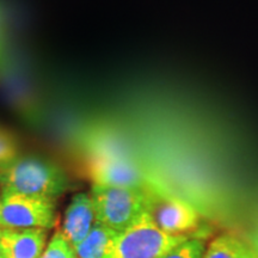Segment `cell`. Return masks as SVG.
Returning <instances> with one entry per match:
<instances>
[{
    "mask_svg": "<svg viewBox=\"0 0 258 258\" xmlns=\"http://www.w3.org/2000/svg\"><path fill=\"white\" fill-rule=\"evenodd\" d=\"M69 186L70 180L64 171L44 158L18 157L0 170L2 194L56 200Z\"/></svg>",
    "mask_w": 258,
    "mask_h": 258,
    "instance_id": "1",
    "label": "cell"
},
{
    "mask_svg": "<svg viewBox=\"0 0 258 258\" xmlns=\"http://www.w3.org/2000/svg\"><path fill=\"white\" fill-rule=\"evenodd\" d=\"M186 235H171L160 230L146 212L118 233L108 258H161Z\"/></svg>",
    "mask_w": 258,
    "mask_h": 258,
    "instance_id": "2",
    "label": "cell"
},
{
    "mask_svg": "<svg viewBox=\"0 0 258 258\" xmlns=\"http://www.w3.org/2000/svg\"><path fill=\"white\" fill-rule=\"evenodd\" d=\"M90 196L96 221L118 233L145 212L144 189L93 184Z\"/></svg>",
    "mask_w": 258,
    "mask_h": 258,
    "instance_id": "3",
    "label": "cell"
},
{
    "mask_svg": "<svg viewBox=\"0 0 258 258\" xmlns=\"http://www.w3.org/2000/svg\"><path fill=\"white\" fill-rule=\"evenodd\" d=\"M145 212L161 231L171 235L190 237L200 226L198 211L184 200L148 183L144 189Z\"/></svg>",
    "mask_w": 258,
    "mask_h": 258,
    "instance_id": "4",
    "label": "cell"
},
{
    "mask_svg": "<svg viewBox=\"0 0 258 258\" xmlns=\"http://www.w3.org/2000/svg\"><path fill=\"white\" fill-rule=\"evenodd\" d=\"M55 222V200L21 194H2L0 227L50 230Z\"/></svg>",
    "mask_w": 258,
    "mask_h": 258,
    "instance_id": "5",
    "label": "cell"
},
{
    "mask_svg": "<svg viewBox=\"0 0 258 258\" xmlns=\"http://www.w3.org/2000/svg\"><path fill=\"white\" fill-rule=\"evenodd\" d=\"M93 184L145 189L151 182L133 161L118 156L96 157L90 165Z\"/></svg>",
    "mask_w": 258,
    "mask_h": 258,
    "instance_id": "6",
    "label": "cell"
},
{
    "mask_svg": "<svg viewBox=\"0 0 258 258\" xmlns=\"http://www.w3.org/2000/svg\"><path fill=\"white\" fill-rule=\"evenodd\" d=\"M48 230L0 227L3 258H40L46 249Z\"/></svg>",
    "mask_w": 258,
    "mask_h": 258,
    "instance_id": "7",
    "label": "cell"
},
{
    "mask_svg": "<svg viewBox=\"0 0 258 258\" xmlns=\"http://www.w3.org/2000/svg\"><path fill=\"white\" fill-rule=\"evenodd\" d=\"M96 222L95 207L90 194H77L64 213L61 232L73 247L82 243Z\"/></svg>",
    "mask_w": 258,
    "mask_h": 258,
    "instance_id": "8",
    "label": "cell"
},
{
    "mask_svg": "<svg viewBox=\"0 0 258 258\" xmlns=\"http://www.w3.org/2000/svg\"><path fill=\"white\" fill-rule=\"evenodd\" d=\"M117 235L118 232L96 221L85 239L74 247L77 256L78 258H108Z\"/></svg>",
    "mask_w": 258,
    "mask_h": 258,
    "instance_id": "9",
    "label": "cell"
},
{
    "mask_svg": "<svg viewBox=\"0 0 258 258\" xmlns=\"http://www.w3.org/2000/svg\"><path fill=\"white\" fill-rule=\"evenodd\" d=\"M202 258H258L254 244L233 234H221L206 247Z\"/></svg>",
    "mask_w": 258,
    "mask_h": 258,
    "instance_id": "10",
    "label": "cell"
},
{
    "mask_svg": "<svg viewBox=\"0 0 258 258\" xmlns=\"http://www.w3.org/2000/svg\"><path fill=\"white\" fill-rule=\"evenodd\" d=\"M40 258H78V256L74 247L64 238L62 232L57 231L51 237Z\"/></svg>",
    "mask_w": 258,
    "mask_h": 258,
    "instance_id": "11",
    "label": "cell"
},
{
    "mask_svg": "<svg viewBox=\"0 0 258 258\" xmlns=\"http://www.w3.org/2000/svg\"><path fill=\"white\" fill-rule=\"evenodd\" d=\"M205 250V241L199 238H189L170 250L161 258H202Z\"/></svg>",
    "mask_w": 258,
    "mask_h": 258,
    "instance_id": "12",
    "label": "cell"
},
{
    "mask_svg": "<svg viewBox=\"0 0 258 258\" xmlns=\"http://www.w3.org/2000/svg\"><path fill=\"white\" fill-rule=\"evenodd\" d=\"M18 158V146L15 138L8 132L0 131V170Z\"/></svg>",
    "mask_w": 258,
    "mask_h": 258,
    "instance_id": "13",
    "label": "cell"
},
{
    "mask_svg": "<svg viewBox=\"0 0 258 258\" xmlns=\"http://www.w3.org/2000/svg\"><path fill=\"white\" fill-rule=\"evenodd\" d=\"M8 57H6V44H5V31H4V15L0 5V74H3L6 70Z\"/></svg>",
    "mask_w": 258,
    "mask_h": 258,
    "instance_id": "14",
    "label": "cell"
},
{
    "mask_svg": "<svg viewBox=\"0 0 258 258\" xmlns=\"http://www.w3.org/2000/svg\"><path fill=\"white\" fill-rule=\"evenodd\" d=\"M0 205H2V190H0Z\"/></svg>",
    "mask_w": 258,
    "mask_h": 258,
    "instance_id": "15",
    "label": "cell"
},
{
    "mask_svg": "<svg viewBox=\"0 0 258 258\" xmlns=\"http://www.w3.org/2000/svg\"><path fill=\"white\" fill-rule=\"evenodd\" d=\"M254 246H256V249H257V253H258V244H254Z\"/></svg>",
    "mask_w": 258,
    "mask_h": 258,
    "instance_id": "16",
    "label": "cell"
},
{
    "mask_svg": "<svg viewBox=\"0 0 258 258\" xmlns=\"http://www.w3.org/2000/svg\"><path fill=\"white\" fill-rule=\"evenodd\" d=\"M0 258H3V253H2V250H0Z\"/></svg>",
    "mask_w": 258,
    "mask_h": 258,
    "instance_id": "17",
    "label": "cell"
}]
</instances>
